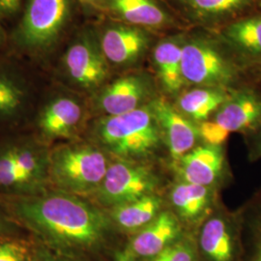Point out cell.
<instances>
[{
  "mask_svg": "<svg viewBox=\"0 0 261 261\" xmlns=\"http://www.w3.org/2000/svg\"><path fill=\"white\" fill-rule=\"evenodd\" d=\"M17 225L19 224L12 218L0 202V239L14 237V233L18 227Z\"/></svg>",
  "mask_w": 261,
  "mask_h": 261,
  "instance_id": "obj_31",
  "label": "cell"
},
{
  "mask_svg": "<svg viewBox=\"0 0 261 261\" xmlns=\"http://www.w3.org/2000/svg\"><path fill=\"white\" fill-rule=\"evenodd\" d=\"M196 232L187 231L178 241L147 261H199Z\"/></svg>",
  "mask_w": 261,
  "mask_h": 261,
  "instance_id": "obj_26",
  "label": "cell"
},
{
  "mask_svg": "<svg viewBox=\"0 0 261 261\" xmlns=\"http://www.w3.org/2000/svg\"><path fill=\"white\" fill-rule=\"evenodd\" d=\"M198 129L201 142L210 145H224L229 137V135L225 130H223L212 120H208L199 124Z\"/></svg>",
  "mask_w": 261,
  "mask_h": 261,
  "instance_id": "obj_28",
  "label": "cell"
},
{
  "mask_svg": "<svg viewBox=\"0 0 261 261\" xmlns=\"http://www.w3.org/2000/svg\"><path fill=\"white\" fill-rule=\"evenodd\" d=\"M243 138L247 148L249 162L253 163L259 161L261 159V125Z\"/></svg>",
  "mask_w": 261,
  "mask_h": 261,
  "instance_id": "obj_29",
  "label": "cell"
},
{
  "mask_svg": "<svg viewBox=\"0 0 261 261\" xmlns=\"http://www.w3.org/2000/svg\"><path fill=\"white\" fill-rule=\"evenodd\" d=\"M187 230L168 207L147 226L133 236L125 246L136 261H147L178 241Z\"/></svg>",
  "mask_w": 261,
  "mask_h": 261,
  "instance_id": "obj_21",
  "label": "cell"
},
{
  "mask_svg": "<svg viewBox=\"0 0 261 261\" xmlns=\"http://www.w3.org/2000/svg\"><path fill=\"white\" fill-rule=\"evenodd\" d=\"M187 31L161 36L148 58L149 70L160 93L170 101L188 87L182 74V49Z\"/></svg>",
  "mask_w": 261,
  "mask_h": 261,
  "instance_id": "obj_17",
  "label": "cell"
},
{
  "mask_svg": "<svg viewBox=\"0 0 261 261\" xmlns=\"http://www.w3.org/2000/svg\"><path fill=\"white\" fill-rule=\"evenodd\" d=\"M85 11L98 14L103 0H75Z\"/></svg>",
  "mask_w": 261,
  "mask_h": 261,
  "instance_id": "obj_33",
  "label": "cell"
},
{
  "mask_svg": "<svg viewBox=\"0 0 261 261\" xmlns=\"http://www.w3.org/2000/svg\"><path fill=\"white\" fill-rule=\"evenodd\" d=\"M4 31H3V28L1 27V24H0V47L2 46V44H3V42H4Z\"/></svg>",
  "mask_w": 261,
  "mask_h": 261,
  "instance_id": "obj_36",
  "label": "cell"
},
{
  "mask_svg": "<svg viewBox=\"0 0 261 261\" xmlns=\"http://www.w3.org/2000/svg\"><path fill=\"white\" fill-rule=\"evenodd\" d=\"M252 83L261 85V69L252 75Z\"/></svg>",
  "mask_w": 261,
  "mask_h": 261,
  "instance_id": "obj_35",
  "label": "cell"
},
{
  "mask_svg": "<svg viewBox=\"0 0 261 261\" xmlns=\"http://www.w3.org/2000/svg\"><path fill=\"white\" fill-rule=\"evenodd\" d=\"M75 0H28L13 40L30 56L47 54L56 47L68 28Z\"/></svg>",
  "mask_w": 261,
  "mask_h": 261,
  "instance_id": "obj_7",
  "label": "cell"
},
{
  "mask_svg": "<svg viewBox=\"0 0 261 261\" xmlns=\"http://www.w3.org/2000/svg\"><path fill=\"white\" fill-rule=\"evenodd\" d=\"M151 105L168 151L170 168H172L180 159L201 141L198 125L181 114L171 101L162 95Z\"/></svg>",
  "mask_w": 261,
  "mask_h": 261,
  "instance_id": "obj_19",
  "label": "cell"
},
{
  "mask_svg": "<svg viewBox=\"0 0 261 261\" xmlns=\"http://www.w3.org/2000/svg\"><path fill=\"white\" fill-rule=\"evenodd\" d=\"M93 25L103 56L114 75L144 68L155 43L163 36L103 17Z\"/></svg>",
  "mask_w": 261,
  "mask_h": 261,
  "instance_id": "obj_10",
  "label": "cell"
},
{
  "mask_svg": "<svg viewBox=\"0 0 261 261\" xmlns=\"http://www.w3.org/2000/svg\"><path fill=\"white\" fill-rule=\"evenodd\" d=\"M196 239L199 259L239 261L241 242L236 211L220 200L196 229Z\"/></svg>",
  "mask_w": 261,
  "mask_h": 261,
  "instance_id": "obj_13",
  "label": "cell"
},
{
  "mask_svg": "<svg viewBox=\"0 0 261 261\" xmlns=\"http://www.w3.org/2000/svg\"><path fill=\"white\" fill-rule=\"evenodd\" d=\"M176 179L221 189L232 180L224 145L199 143L172 167Z\"/></svg>",
  "mask_w": 261,
  "mask_h": 261,
  "instance_id": "obj_15",
  "label": "cell"
},
{
  "mask_svg": "<svg viewBox=\"0 0 261 261\" xmlns=\"http://www.w3.org/2000/svg\"><path fill=\"white\" fill-rule=\"evenodd\" d=\"M98 15L159 35L191 29L166 0H103Z\"/></svg>",
  "mask_w": 261,
  "mask_h": 261,
  "instance_id": "obj_12",
  "label": "cell"
},
{
  "mask_svg": "<svg viewBox=\"0 0 261 261\" xmlns=\"http://www.w3.org/2000/svg\"><path fill=\"white\" fill-rule=\"evenodd\" d=\"M210 120L228 135L252 133L261 125V85L249 83L233 89Z\"/></svg>",
  "mask_w": 261,
  "mask_h": 261,
  "instance_id": "obj_18",
  "label": "cell"
},
{
  "mask_svg": "<svg viewBox=\"0 0 261 261\" xmlns=\"http://www.w3.org/2000/svg\"><path fill=\"white\" fill-rule=\"evenodd\" d=\"M112 261H136L129 252L124 248L121 251L115 252Z\"/></svg>",
  "mask_w": 261,
  "mask_h": 261,
  "instance_id": "obj_34",
  "label": "cell"
},
{
  "mask_svg": "<svg viewBox=\"0 0 261 261\" xmlns=\"http://www.w3.org/2000/svg\"><path fill=\"white\" fill-rule=\"evenodd\" d=\"M235 211L240 228L239 261H261V186Z\"/></svg>",
  "mask_w": 261,
  "mask_h": 261,
  "instance_id": "obj_25",
  "label": "cell"
},
{
  "mask_svg": "<svg viewBox=\"0 0 261 261\" xmlns=\"http://www.w3.org/2000/svg\"><path fill=\"white\" fill-rule=\"evenodd\" d=\"M112 157L92 141L71 140L49 150L50 188L89 197L101 185Z\"/></svg>",
  "mask_w": 261,
  "mask_h": 261,
  "instance_id": "obj_4",
  "label": "cell"
},
{
  "mask_svg": "<svg viewBox=\"0 0 261 261\" xmlns=\"http://www.w3.org/2000/svg\"><path fill=\"white\" fill-rule=\"evenodd\" d=\"M1 196V204L19 225L65 255L81 259L118 232L108 211L84 196L53 188L34 196Z\"/></svg>",
  "mask_w": 261,
  "mask_h": 261,
  "instance_id": "obj_1",
  "label": "cell"
},
{
  "mask_svg": "<svg viewBox=\"0 0 261 261\" xmlns=\"http://www.w3.org/2000/svg\"><path fill=\"white\" fill-rule=\"evenodd\" d=\"M34 91L19 73L0 68V126L14 128L28 117L33 109Z\"/></svg>",
  "mask_w": 261,
  "mask_h": 261,
  "instance_id": "obj_22",
  "label": "cell"
},
{
  "mask_svg": "<svg viewBox=\"0 0 261 261\" xmlns=\"http://www.w3.org/2000/svg\"><path fill=\"white\" fill-rule=\"evenodd\" d=\"M32 261H82L79 258L55 252L46 246L34 249Z\"/></svg>",
  "mask_w": 261,
  "mask_h": 261,
  "instance_id": "obj_30",
  "label": "cell"
},
{
  "mask_svg": "<svg viewBox=\"0 0 261 261\" xmlns=\"http://www.w3.org/2000/svg\"><path fill=\"white\" fill-rule=\"evenodd\" d=\"M58 70L64 86L86 98L97 93L114 75L93 24L77 29L60 58Z\"/></svg>",
  "mask_w": 261,
  "mask_h": 261,
  "instance_id": "obj_6",
  "label": "cell"
},
{
  "mask_svg": "<svg viewBox=\"0 0 261 261\" xmlns=\"http://www.w3.org/2000/svg\"><path fill=\"white\" fill-rule=\"evenodd\" d=\"M165 178L156 164L112 159L101 185L88 198L106 210L141 197L164 194Z\"/></svg>",
  "mask_w": 261,
  "mask_h": 261,
  "instance_id": "obj_8",
  "label": "cell"
},
{
  "mask_svg": "<svg viewBox=\"0 0 261 261\" xmlns=\"http://www.w3.org/2000/svg\"><path fill=\"white\" fill-rule=\"evenodd\" d=\"M219 195L218 188L200 186L176 179L166 189L165 199L167 207L187 230L196 232L221 200Z\"/></svg>",
  "mask_w": 261,
  "mask_h": 261,
  "instance_id": "obj_16",
  "label": "cell"
},
{
  "mask_svg": "<svg viewBox=\"0 0 261 261\" xmlns=\"http://www.w3.org/2000/svg\"><path fill=\"white\" fill-rule=\"evenodd\" d=\"M217 33L252 83V75L261 69V11L234 21Z\"/></svg>",
  "mask_w": 261,
  "mask_h": 261,
  "instance_id": "obj_20",
  "label": "cell"
},
{
  "mask_svg": "<svg viewBox=\"0 0 261 261\" xmlns=\"http://www.w3.org/2000/svg\"><path fill=\"white\" fill-rule=\"evenodd\" d=\"M182 74L187 86L235 89L251 83L217 32L191 28L182 49Z\"/></svg>",
  "mask_w": 261,
  "mask_h": 261,
  "instance_id": "obj_3",
  "label": "cell"
},
{
  "mask_svg": "<svg viewBox=\"0 0 261 261\" xmlns=\"http://www.w3.org/2000/svg\"><path fill=\"white\" fill-rule=\"evenodd\" d=\"M92 119L88 98L63 87L49 94L34 118V136L50 147L61 140H75Z\"/></svg>",
  "mask_w": 261,
  "mask_h": 261,
  "instance_id": "obj_9",
  "label": "cell"
},
{
  "mask_svg": "<svg viewBox=\"0 0 261 261\" xmlns=\"http://www.w3.org/2000/svg\"><path fill=\"white\" fill-rule=\"evenodd\" d=\"M233 89L209 86H190L171 103L181 114L199 125L210 120Z\"/></svg>",
  "mask_w": 261,
  "mask_h": 261,
  "instance_id": "obj_24",
  "label": "cell"
},
{
  "mask_svg": "<svg viewBox=\"0 0 261 261\" xmlns=\"http://www.w3.org/2000/svg\"><path fill=\"white\" fill-rule=\"evenodd\" d=\"M190 28L217 32L261 11V0H166Z\"/></svg>",
  "mask_w": 261,
  "mask_h": 261,
  "instance_id": "obj_14",
  "label": "cell"
},
{
  "mask_svg": "<svg viewBox=\"0 0 261 261\" xmlns=\"http://www.w3.org/2000/svg\"><path fill=\"white\" fill-rule=\"evenodd\" d=\"M33 252L22 240L15 237L0 239V261H32Z\"/></svg>",
  "mask_w": 261,
  "mask_h": 261,
  "instance_id": "obj_27",
  "label": "cell"
},
{
  "mask_svg": "<svg viewBox=\"0 0 261 261\" xmlns=\"http://www.w3.org/2000/svg\"><path fill=\"white\" fill-rule=\"evenodd\" d=\"M49 150L34 135L0 140V196H34L50 189Z\"/></svg>",
  "mask_w": 261,
  "mask_h": 261,
  "instance_id": "obj_5",
  "label": "cell"
},
{
  "mask_svg": "<svg viewBox=\"0 0 261 261\" xmlns=\"http://www.w3.org/2000/svg\"><path fill=\"white\" fill-rule=\"evenodd\" d=\"M21 0H0V18L10 19L20 10Z\"/></svg>",
  "mask_w": 261,
  "mask_h": 261,
  "instance_id": "obj_32",
  "label": "cell"
},
{
  "mask_svg": "<svg viewBox=\"0 0 261 261\" xmlns=\"http://www.w3.org/2000/svg\"><path fill=\"white\" fill-rule=\"evenodd\" d=\"M167 208L165 194H155L107 210L119 233L140 232Z\"/></svg>",
  "mask_w": 261,
  "mask_h": 261,
  "instance_id": "obj_23",
  "label": "cell"
},
{
  "mask_svg": "<svg viewBox=\"0 0 261 261\" xmlns=\"http://www.w3.org/2000/svg\"><path fill=\"white\" fill-rule=\"evenodd\" d=\"M161 96L150 70L141 68L117 74L88 98L92 119L114 116L146 107Z\"/></svg>",
  "mask_w": 261,
  "mask_h": 261,
  "instance_id": "obj_11",
  "label": "cell"
},
{
  "mask_svg": "<svg viewBox=\"0 0 261 261\" xmlns=\"http://www.w3.org/2000/svg\"><path fill=\"white\" fill-rule=\"evenodd\" d=\"M151 103L120 115L91 119L88 139L112 159L156 164L166 146Z\"/></svg>",
  "mask_w": 261,
  "mask_h": 261,
  "instance_id": "obj_2",
  "label": "cell"
}]
</instances>
